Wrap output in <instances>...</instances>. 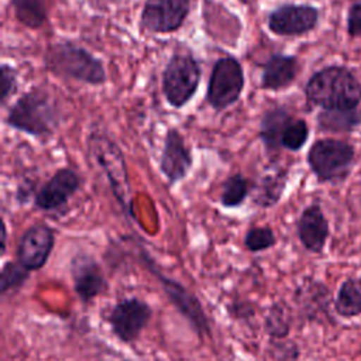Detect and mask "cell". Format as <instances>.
<instances>
[{
  "label": "cell",
  "mask_w": 361,
  "mask_h": 361,
  "mask_svg": "<svg viewBox=\"0 0 361 361\" xmlns=\"http://www.w3.org/2000/svg\"><path fill=\"white\" fill-rule=\"evenodd\" d=\"M305 94L323 110H353L361 102V82L344 66H326L307 80Z\"/></svg>",
  "instance_id": "obj_1"
},
{
  "label": "cell",
  "mask_w": 361,
  "mask_h": 361,
  "mask_svg": "<svg viewBox=\"0 0 361 361\" xmlns=\"http://www.w3.org/2000/svg\"><path fill=\"white\" fill-rule=\"evenodd\" d=\"M62 120L56 100L44 89L32 87L18 97L6 116V124L32 137H49Z\"/></svg>",
  "instance_id": "obj_2"
},
{
  "label": "cell",
  "mask_w": 361,
  "mask_h": 361,
  "mask_svg": "<svg viewBox=\"0 0 361 361\" xmlns=\"http://www.w3.org/2000/svg\"><path fill=\"white\" fill-rule=\"evenodd\" d=\"M45 68L54 75L86 85H103L107 80L103 62L72 41L51 44L44 55Z\"/></svg>",
  "instance_id": "obj_3"
},
{
  "label": "cell",
  "mask_w": 361,
  "mask_h": 361,
  "mask_svg": "<svg viewBox=\"0 0 361 361\" xmlns=\"http://www.w3.org/2000/svg\"><path fill=\"white\" fill-rule=\"evenodd\" d=\"M87 148L94 161L104 172L113 196L120 204L127 217H133L131 186L126 165V158L121 148L110 137L99 130L90 133L87 138Z\"/></svg>",
  "instance_id": "obj_4"
},
{
  "label": "cell",
  "mask_w": 361,
  "mask_h": 361,
  "mask_svg": "<svg viewBox=\"0 0 361 361\" xmlns=\"http://www.w3.org/2000/svg\"><path fill=\"white\" fill-rule=\"evenodd\" d=\"M140 257H141V261L145 265V268L159 282V285H161L164 293L166 295L168 300L171 302V305L180 313V316L183 319L188 320V323L192 326L195 333L200 338L209 337L212 334L210 322H209L207 314L202 306V302L197 299V296L193 292H190L179 281L161 274L158 271L152 257L149 255V252L145 248L140 250Z\"/></svg>",
  "instance_id": "obj_5"
},
{
  "label": "cell",
  "mask_w": 361,
  "mask_h": 361,
  "mask_svg": "<svg viewBox=\"0 0 361 361\" xmlns=\"http://www.w3.org/2000/svg\"><path fill=\"white\" fill-rule=\"evenodd\" d=\"M200 78V65L190 52L173 54L162 72V92L166 102L172 107H183L195 96Z\"/></svg>",
  "instance_id": "obj_6"
},
{
  "label": "cell",
  "mask_w": 361,
  "mask_h": 361,
  "mask_svg": "<svg viewBox=\"0 0 361 361\" xmlns=\"http://www.w3.org/2000/svg\"><path fill=\"white\" fill-rule=\"evenodd\" d=\"M354 148L343 140H317L307 152V164L319 182H338L347 178L353 161Z\"/></svg>",
  "instance_id": "obj_7"
},
{
  "label": "cell",
  "mask_w": 361,
  "mask_h": 361,
  "mask_svg": "<svg viewBox=\"0 0 361 361\" xmlns=\"http://www.w3.org/2000/svg\"><path fill=\"white\" fill-rule=\"evenodd\" d=\"M244 89V71L240 61L231 55L219 58L212 69L206 100L217 111L234 104Z\"/></svg>",
  "instance_id": "obj_8"
},
{
  "label": "cell",
  "mask_w": 361,
  "mask_h": 361,
  "mask_svg": "<svg viewBox=\"0 0 361 361\" xmlns=\"http://www.w3.org/2000/svg\"><path fill=\"white\" fill-rule=\"evenodd\" d=\"M151 317L152 307L149 303L138 298H126L113 306L107 316V322L113 334L120 341L130 344L138 340Z\"/></svg>",
  "instance_id": "obj_9"
},
{
  "label": "cell",
  "mask_w": 361,
  "mask_h": 361,
  "mask_svg": "<svg viewBox=\"0 0 361 361\" xmlns=\"http://www.w3.org/2000/svg\"><path fill=\"white\" fill-rule=\"evenodd\" d=\"M190 11V0H145L140 25L152 34L178 31Z\"/></svg>",
  "instance_id": "obj_10"
},
{
  "label": "cell",
  "mask_w": 361,
  "mask_h": 361,
  "mask_svg": "<svg viewBox=\"0 0 361 361\" xmlns=\"http://www.w3.org/2000/svg\"><path fill=\"white\" fill-rule=\"evenodd\" d=\"M55 245V233L45 223L30 226L20 237L17 244V262L30 272L41 269Z\"/></svg>",
  "instance_id": "obj_11"
},
{
  "label": "cell",
  "mask_w": 361,
  "mask_h": 361,
  "mask_svg": "<svg viewBox=\"0 0 361 361\" xmlns=\"http://www.w3.org/2000/svg\"><path fill=\"white\" fill-rule=\"evenodd\" d=\"M71 276L76 296L83 305L93 302L97 296L104 295L109 282L100 264L86 252H78L71 259Z\"/></svg>",
  "instance_id": "obj_12"
},
{
  "label": "cell",
  "mask_w": 361,
  "mask_h": 361,
  "mask_svg": "<svg viewBox=\"0 0 361 361\" xmlns=\"http://www.w3.org/2000/svg\"><path fill=\"white\" fill-rule=\"evenodd\" d=\"M319 21V10L310 4H282L268 14V28L275 35L295 37L312 31Z\"/></svg>",
  "instance_id": "obj_13"
},
{
  "label": "cell",
  "mask_w": 361,
  "mask_h": 361,
  "mask_svg": "<svg viewBox=\"0 0 361 361\" xmlns=\"http://www.w3.org/2000/svg\"><path fill=\"white\" fill-rule=\"evenodd\" d=\"M79 188V175L71 168H61L35 193L34 206L44 212L59 210L69 202Z\"/></svg>",
  "instance_id": "obj_14"
},
{
  "label": "cell",
  "mask_w": 361,
  "mask_h": 361,
  "mask_svg": "<svg viewBox=\"0 0 361 361\" xmlns=\"http://www.w3.org/2000/svg\"><path fill=\"white\" fill-rule=\"evenodd\" d=\"M193 164L190 149L186 147L182 134L176 128H169L165 134L164 148L159 157V171L169 185L186 178Z\"/></svg>",
  "instance_id": "obj_15"
},
{
  "label": "cell",
  "mask_w": 361,
  "mask_h": 361,
  "mask_svg": "<svg viewBox=\"0 0 361 361\" xmlns=\"http://www.w3.org/2000/svg\"><path fill=\"white\" fill-rule=\"evenodd\" d=\"M296 233L306 251L313 254L323 252L330 228L320 204L312 203L303 209L296 221Z\"/></svg>",
  "instance_id": "obj_16"
},
{
  "label": "cell",
  "mask_w": 361,
  "mask_h": 361,
  "mask_svg": "<svg viewBox=\"0 0 361 361\" xmlns=\"http://www.w3.org/2000/svg\"><path fill=\"white\" fill-rule=\"evenodd\" d=\"M299 71L298 58L293 55L274 54L262 63L259 87L264 90H281L288 87Z\"/></svg>",
  "instance_id": "obj_17"
},
{
  "label": "cell",
  "mask_w": 361,
  "mask_h": 361,
  "mask_svg": "<svg viewBox=\"0 0 361 361\" xmlns=\"http://www.w3.org/2000/svg\"><path fill=\"white\" fill-rule=\"evenodd\" d=\"M293 120L288 109L278 106L268 109L259 120V138L268 152H275L282 147V135Z\"/></svg>",
  "instance_id": "obj_18"
},
{
  "label": "cell",
  "mask_w": 361,
  "mask_h": 361,
  "mask_svg": "<svg viewBox=\"0 0 361 361\" xmlns=\"http://www.w3.org/2000/svg\"><path fill=\"white\" fill-rule=\"evenodd\" d=\"M334 312L344 319H353L361 314V278H345L333 300Z\"/></svg>",
  "instance_id": "obj_19"
},
{
  "label": "cell",
  "mask_w": 361,
  "mask_h": 361,
  "mask_svg": "<svg viewBox=\"0 0 361 361\" xmlns=\"http://www.w3.org/2000/svg\"><path fill=\"white\" fill-rule=\"evenodd\" d=\"M286 180H288V173L283 169L262 175L258 183L252 186L254 189L252 202L262 209L275 206L282 197V193L286 186Z\"/></svg>",
  "instance_id": "obj_20"
},
{
  "label": "cell",
  "mask_w": 361,
  "mask_h": 361,
  "mask_svg": "<svg viewBox=\"0 0 361 361\" xmlns=\"http://www.w3.org/2000/svg\"><path fill=\"white\" fill-rule=\"evenodd\" d=\"M329 293V288L320 281H309L299 288L296 296L300 298V306L306 310L309 317H317L319 314H327Z\"/></svg>",
  "instance_id": "obj_21"
},
{
  "label": "cell",
  "mask_w": 361,
  "mask_h": 361,
  "mask_svg": "<svg viewBox=\"0 0 361 361\" xmlns=\"http://www.w3.org/2000/svg\"><path fill=\"white\" fill-rule=\"evenodd\" d=\"M16 18L25 27L37 30L48 18L45 0H10Z\"/></svg>",
  "instance_id": "obj_22"
},
{
  "label": "cell",
  "mask_w": 361,
  "mask_h": 361,
  "mask_svg": "<svg viewBox=\"0 0 361 361\" xmlns=\"http://www.w3.org/2000/svg\"><path fill=\"white\" fill-rule=\"evenodd\" d=\"M361 124V113L353 110H323L317 116V126L323 131H351Z\"/></svg>",
  "instance_id": "obj_23"
},
{
  "label": "cell",
  "mask_w": 361,
  "mask_h": 361,
  "mask_svg": "<svg viewBox=\"0 0 361 361\" xmlns=\"http://www.w3.org/2000/svg\"><path fill=\"white\" fill-rule=\"evenodd\" d=\"M251 189H252L251 182L247 178H244L241 173H234L228 176L224 180L223 189H221V196H220L221 206L227 209L240 206L247 199Z\"/></svg>",
  "instance_id": "obj_24"
},
{
  "label": "cell",
  "mask_w": 361,
  "mask_h": 361,
  "mask_svg": "<svg viewBox=\"0 0 361 361\" xmlns=\"http://www.w3.org/2000/svg\"><path fill=\"white\" fill-rule=\"evenodd\" d=\"M265 331L274 340H283L290 331V316L283 303H274L265 316Z\"/></svg>",
  "instance_id": "obj_25"
},
{
  "label": "cell",
  "mask_w": 361,
  "mask_h": 361,
  "mask_svg": "<svg viewBox=\"0 0 361 361\" xmlns=\"http://www.w3.org/2000/svg\"><path fill=\"white\" fill-rule=\"evenodd\" d=\"M276 244L275 233L271 227H251L244 235V247L250 252H261L272 248Z\"/></svg>",
  "instance_id": "obj_26"
},
{
  "label": "cell",
  "mask_w": 361,
  "mask_h": 361,
  "mask_svg": "<svg viewBox=\"0 0 361 361\" xmlns=\"http://www.w3.org/2000/svg\"><path fill=\"white\" fill-rule=\"evenodd\" d=\"M30 276V271L25 269L17 261L6 262L0 274V293L6 295L10 290L18 289L25 283Z\"/></svg>",
  "instance_id": "obj_27"
},
{
  "label": "cell",
  "mask_w": 361,
  "mask_h": 361,
  "mask_svg": "<svg viewBox=\"0 0 361 361\" xmlns=\"http://www.w3.org/2000/svg\"><path fill=\"white\" fill-rule=\"evenodd\" d=\"M309 138V126L305 120H292L282 135V148L289 151H299Z\"/></svg>",
  "instance_id": "obj_28"
},
{
  "label": "cell",
  "mask_w": 361,
  "mask_h": 361,
  "mask_svg": "<svg viewBox=\"0 0 361 361\" xmlns=\"http://www.w3.org/2000/svg\"><path fill=\"white\" fill-rule=\"evenodd\" d=\"M18 82H17V71L3 62L0 66V103L4 104L10 96L17 92Z\"/></svg>",
  "instance_id": "obj_29"
},
{
  "label": "cell",
  "mask_w": 361,
  "mask_h": 361,
  "mask_svg": "<svg viewBox=\"0 0 361 361\" xmlns=\"http://www.w3.org/2000/svg\"><path fill=\"white\" fill-rule=\"evenodd\" d=\"M347 31L350 37L361 38V1L354 3L348 10Z\"/></svg>",
  "instance_id": "obj_30"
},
{
  "label": "cell",
  "mask_w": 361,
  "mask_h": 361,
  "mask_svg": "<svg viewBox=\"0 0 361 361\" xmlns=\"http://www.w3.org/2000/svg\"><path fill=\"white\" fill-rule=\"evenodd\" d=\"M228 313L235 319H248L254 314V306L250 302L235 300L228 305Z\"/></svg>",
  "instance_id": "obj_31"
},
{
  "label": "cell",
  "mask_w": 361,
  "mask_h": 361,
  "mask_svg": "<svg viewBox=\"0 0 361 361\" xmlns=\"http://www.w3.org/2000/svg\"><path fill=\"white\" fill-rule=\"evenodd\" d=\"M6 241H7V226L6 221H1V255H4L6 252Z\"/></svg>",
  "instance_id": "obj_32"
},
{
  "label": "cell",
  "mask_w": 361,
  "mask_h": 361,
  "mask_svg": "<svg viewBox=\"0 0 361 361\" xmlns=\"http://www.w3.org/2000/svg\"><path fill=\"white\" fill-rule=\"evenodd\" d=\"M360 351H361V345H360Z\"/></svg>",
  "instance_id": "obj_33"
},
{
  "label": "cell",
  "mask_w": 361,
  "mask_h": 361,
  "mask_svg": "<svg viewBox=\"0 0 361 361\" xmlns=\"http://www.w3.org/2000/svg\"><path fill=\"white\" fill-rule=\"evenodd\" d=\"M360 1H361V0H360Z\"/></svg>",
  "instance_id": "obj_34"
}]
</instances>
